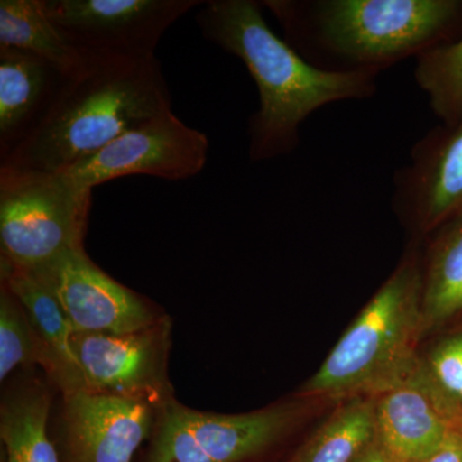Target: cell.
I'll use <instances>...</instances> for the list:
<instances>
[{
    "label": "cell",
    "instance_id": "obj_1",
    "mask_svg": "<svg viewBox=\"0 0 462 462\" xmlns=\"http://www.w3.org/2000/svg\"><path fill=\"white\" fill-rule=\"evenodd\" d=\"M254 0H211L197 16L207 41L238 57L256 81L260 108L249 120V157L254 162L291 153L300 124L329 103L366 99L378 74L336 72L307 62L272 32Z\"/></svg>",
    "mask_w": 462,
    "mask_h": 462
},
{
    "label": "cell",
    "instance_id": "obj_2",
    "mask_svg": "<svg viewBox=\"0 0 462 462\" xmlns=\"http://www.w3.org/2000/svg\"><path fill=\"white\" fill-rule=\"evenodd\" d=\"M307 62L372 72L462 36V0H264Z\"/></svg>",
    "mask_w": 462,
    "mask_h": 462
},
{
    "label": "cell",
    "instance_id": "obj_3",
    "mask_svg": "<svg viewBox=\"0 0 462 462\" xmlns=\"http://www.w3.org/2000/svg\"><path fill=\"white\" fill-rule=\"evenodd\" d=\"M171 107L157 58H88L80 72L65 79L41 123L0 160V167L63 171Z\"/></svg>",
    "mask_w": 462,
    "mask_h": 462
},
{
    "label": "cell",
    "instance_id": "obj_4",
    "mask_svg": "<svg viewBox=\"0 0 462 462\" xmlns=\"http://www.w3.org/2000/svg\"><path fill=\"white\" fill-rule=\"evenodd\" d=\"M421 305V261L411 254L364 307L302 393L346 401L375 397L406 382L425 337Z\"/></svg>",
    "mask_w": 462,
    "mask_h": 462
},
{
    "label": "cell",
    "instance_id": "obj_5",
    "mask_svg": "<svg viewBox=\"0 0 462 462\" xmlns=\"http://www.w3.org/2000/svg\"><path fill=\"white\" fill-rule=\"evenodd\" d=\"M90 205L91 190L66 172L0 167L2 260L38 272L83 247Z\"/></svg>",
    "mask_w": 462,
    "mask_h": 462
},
{
    "label": "cell",
    "instance_id": "obj_6",
    "mask_svg": "<svg viewBox=\"0 0 462 462\" xmlns=\"http://www.w3.org/2000/svg\"><path fill=\"white\" fill-rule=\"evenodd\" d=\"M298 418L293 404L225 415L171 400L158 415L148 462H242L281 439Z\"/></svg>",
    "mask_w": 462,
    "mask_h": 462
},
{
    "label": "cell",
    "instance_id": "obj_7",
    "mask_svg": "<svg viewBox=\"0 0 462 462\" xmlns=\"http://www.w3.org/2000/svg\"><path fill=\"white\" fill-rule=\"evenodd\" d=\"M66 42L88 58L152 60L163 33L199 0H42Z\"/></svg>",
    "mask_w": 462,
    "mask_h": 462
},
{
    "label": "cell",
    "instance_id": "obj_8",
    "mask_svg": "<svg viewBox=\"0 0 462 462\" xmlns=\"http://www.w3.org/2000/svg\"><path fill=\"white\" fill-rule=\"evenodd\" d=\"M208 148L206 134L188 126L169 109L133 127L63 172L89 190L130 175L185 180L202 171Z\"/></svg>",
    "mask_w": 462,
    "mask_h": 462
},
{
    "label": "cell",
    "instance_id": "obj_9",
    "mask_svg": "<svg viewBox=\"0 0 462 462\" xmlns=\"http://www.w3.org/2000/svg\"><path fill=\"white\" fill-rule=\"evenodd\" d=\"M171 325L161 318L132 333H74L85 389L142 398L162 409L173 400L167 379Z\"/></svg>",
    "mask_w": 462,
    "mask_h": 462
},
{
    "label": "cell",
    "instance_id": "obj_10",
    "mask_svg": "<svg viewBox=\"0 0 462 462\" xmlns=\"http://www.w3.org/2000/svg\"><path fill=\"white\" fill-rule=\"evenodd\" d=\"M32 273L51 289L74 333H132L161 319L147 300L97 266L84 245Z\"/></svg>",
    "mask_w": 462,
    "mask_h": 462
},
{
    "label": "cell",
    "instance_id": "obj_11",
    "mask_svg": "<svg viewBox=\"0 0 462 462\" xmlns=\"http://www.w3.org/2000/svg\"><path fill=\"white\" fill-rule=\"evenodd\" d=\"M392 197L404 223L422 236L462 212V120L430 130L394 175Z\"/></svg>",
    "mask_w": 462,
    "mask_h": 462
},
{
    "label": "cell",
    "instance_id": "obj_12",
    "mask_svg": "<svg viewBox=\"0 0 462 462\" xmlns=\"http://www.w3.org/2000/svg\"><path fill=\"white\" fill-rule=\"evenodd\" d=\"M66 462H132L161 407L89 389L63 394Z\"/></svg>",
    "mask_w": 462,
    "mask_h": 462
},
{
    "label": "cell",
    "instance_id": "obj_13",
    "mask_svg": "<svg viewBox=\"0 0 462 462\" xmlns=\"http://www.w3.org/2000/svg\"><path fill=\"white\" fill-rule=\"evenodd\" d=\"M375 398V439L400 462H424L457 430L411 379Z\"/></svg>",
    "mask_w": 462,
    "mask_h": 462
},
{
    "label": "cell",
    "instance_id": "obj_14",
    "mask_svg": "<svg viewBox=\"0 0 462 462\" xmlns=\"http://www.w3.org/2000/svg\"><path fill=\"white\" fill-rule=\"evenodd\" d=\"M65 79L42 58L0 47V160L38 126Z\"/></svg>",
    "mask_w": 462,
    "mask_h": 462
},
{
    "label": "cell",
    "instance_id": "obj_15",
    "mask_svg": "<svg viewBox=\"0 0 462 462\" xmlns=\"http://www.w3.org/2000/svg\"><path fill=\"white\" fill-rule=\"evenodd\" d=\"M2 284L23 307L42 349V369L63 394L85 389L83 374L76 357L74 329L62 307L39 276L16 269L2 260Z\"/></svg>",
    "mask_w": 462,
    "mask_h": 462
},
{
    "label": "cell",
    "instance_id": "obj_16",
    "mask_svg": "<svg viewBox=\"0 0 462 462\" xmlns=\"http://www.w3.org/2000/svg\"><path fill=\"white\" fill-rule=\"evenodd\" d=\"M422 270L425 336L462 316V212L428 234Z\"/></svg>",
    "mask_w": 462,
    "mask_h": 462
},
{
    "label": "cell",
    "instance_id": "obj_17",
    "mask_svg": "<svg viewBox=\"0 0 462 462\" xmlns=\"http://www.w3.org/2000/svg\"><path fill=\"white\" fill-rule=\"evenodd\" d=\"M51 393L39 380H29L3 398L0 437L7 462H60L48 436Z\"/></svg>",
    "mask_w": 462,
    "mask_h": 462
},
{
    "label": "cell",
    "instance_id": "obj_18",
    "mask_svg": "<svg viewBox=\"0 0 462 462\" xmlns=\"http://www.w3.org/2000/svg\"><path fill=\"white\" fill-rule=\"evenodd\" d=\"M0 47L42 58L66 78L80 72L87 63L51 23L42 0L0 2Z\"/></svg>",
    "mask_w": 462,
    "mask_h": 462
},
{
    "label": "cell",
    "instance_id": "obj_19",
    "mask_svg": "<svg viewBox=\"0 0 462 462\" xmlns=\"http://www.w3.org/2000/svg\"><path fill=\"white\" fill-rule=\"evenodd\" d=\"M374 439L375 398H351L331 413L296 462H355Z\"/></svg>",
    "mask_w": 462,
    "mask_h": 462
},
{
    "label": "cell",
    "instance_id": "obj_20",
    "mask_svg": "<svg viewBox=\"0 0 462 462\" xmlns=\"http://www.w3.org/2000/svg\"><path fill=\"white\" fill-rule=\"evenodd\" d=\"M409 379L430 394L455 428L462 430V328L443 334L421 351Z\"/></svg>",
    "mask_w": 462,
    "mask_h": 462
},
{
    "label": "cell",
    "instance_id": "obj_21",
    "mask_svg": "<svg viewBox=\"0 0 462 462\" xmlns=\"http://www.w3.org/2000/svg\"><path fill=\"white\" fill-rule=\"evenodd\" d=\"M415 80L445 125L462 120V36L416 58Z\"/></svg>",
    "mask_w": 462,
    "mask_h": 462
},
{
    "label": "cell",
    "instance_id": "obj_22",
    "mask_svg": "<svg viewBox=\"0 0 462 462\" xmlns=\"http://www.w3.org/2000/svg\"><path fill=\"white\" fill-rule=\"evenodd\" d=\"M42 366V349L32 321L5 284L0 291V379L18 367Z\"/></svg>",
    "mask_w": 462,
    "mask_h": 462
},
{
    "label": "cell",
    "instance_id": "obj_23",
    "mask_svg": "<svg viewBox=\"0 0 462 462\" xmlns=\"http://www.w3.org/2000/svg\"><path fill=\"white\" fill-rule=\"evenodd\" d=\"M424 462H462V430H452L439 448Z\"/></svg>",
    "mask_w": 462,
    "mask_h": 462
},
{
    "label": "cell",
    "instance_id": "obj_24",
    "mask_svg": "<svg viewBox=\"0 0 462 462\" xmlns=\"http://www.w3.org/2000/svg\"><path fill=\"white\" fill-rule=\"evenodd\" d=\"M355 462H400L393 456L388 454L378 440L374 439L366 448L361 452L360 456L356 458Z\"/></svg>",
    "mask_w": 462,
    "mask_h": 462
}]
</instances>
